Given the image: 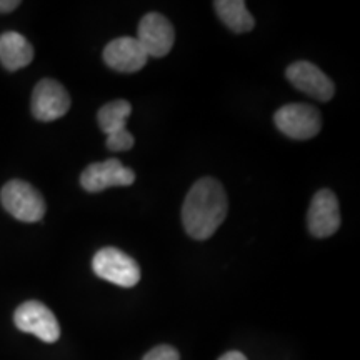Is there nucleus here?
<instances>
[{
  "label": "nucleus",
  "mask_w": 360,
  "mask_h": 360,
  "mask_svg": "<svg viewBox=\"0 0 360 360\" xmlns=\"http://www.w3.org/2000/svg\"><path fill=\"white\" fill-rule=\"evenodd\" d=\"M229 202L222 184L212 177L197 180L182 207V224L195 240H207L227 217Z\"/></svg>",
  "instance_id": "f257e3e1"
},
{
  "label": "nucleus",
  "mask_w": 360,
  "mask_h": 360,
  "mask_svg": "<svg viewBox=\"0 0 360 360\" xmlns=\"http://www.w3.org/2000/svg\"><path fill=\"white\" fill-rule=\"evenodd\" d=\"M4 209L20 222H39L45 215V200L37 188L24 180H11L0 192Z\"/></svg>",
  "instance_id": "f03ea898"
},
{
  "label": "nucleus",
  "mask_w": 360,
  "mask_h": 360,
  "mask_svg": "<svg viewBox=\"0 0 360 360\" xmlns=\"http://www.w3.org/2000/svg\"><path fill=\"white\" fill-rule=\"evenodd\" d=\"M92 270L97 277L119 287L137 285L142 277L139 264L115 247H105L98 250L92 259Z\"/></svg>",
  "instance_id": "7ed1b4c3"
},
{
  "label": "nucleus",
  "mask_w": 360,
  "mask_h": 360,
  "mask_svg": "<svg viewBox=\"0 0 360 360\" xmlns=\"http://www.w3.org/2000/svg\"><path fill=\"white\" fill-rule=\"evenodd\" d=\"M277 129L295 141H309L321 132V112L307 103H287L274 115Z\"/></svg>",
  "instance_id": "20e7f679"
},
{
  "label": "nucleus",
  "mask_w": 360,
  "mask_h": 360,
  "mask_svg": "<svg viewBox=\"0 0 360 360\" xmlns=\"http://www.w3.org/2000/svg\"><path fill=\"white\" fill-rule=\"evenodd\" d=\"M132 105L127 101H112L97 114L101 130L107 135V148L112 152H125L134 147V135L125 129Z\"/></svg>",
  "instance_id": "39448f33"
},
{
  "label": "nucleus",
  "mask_w": 360,
  "mask_h": 360,
  "mask_svg": "<svg viewBox=\"0 0 360 360\" xmlns=\"http://www.w3.org/2000/svg\"><path fill=\"white\" fill-rule=\"evenodd\" d=\"M13 322L19 330L32 334L47 344L58 340L60 337V326L52 310L37 300H29L22 304L13 314Z\"/></svg>",
  "instance_id": "423d86ee"
},
{
  "label": "nucleus",
  "mask_w": 360,
  "mask_h": 360,
  "mask_svg": "<svg viewBox=\"0 0 360 360\" xmlns=\"http://www.w3.org/2000/svg\"><path fill=\"white\" fill-rule=\"evenodd\" d=\"M134 180L135 174L132 169L125 167L120 160L109 159L87 165L80 175V186L90 193H97L109 187L132 186Z\"/></svg>",
  "instance_id": "0eeeda50"
},
{
  "label": "nucleus",
  "mask_w": 360,
  "mask_h": 360,
  "mask_svg": "<svg viewBox=\"0 0 360 360\" xmlns=\"http://www.w3.org/2000/svg\"><path fill=\"white\" fill-rule=\"evenodd\" d=\"M147 57H165L172 51L175 42V30L170 20L165 19L162 13L150 12L142 17L139 24V35L135 37Z\"/></svg>",
  "instance_id": "6e6552de"
},
{
  "label": "nucleus",
  "mask_w": 360,
  "mask_h": 360,
  "mask_svg": "<svg viewBox=\"0 0 360 360\" xmlns=\"http://www.w3.org/2000/svg\"><path fill=\"white\" fill-rule=\"evenodd\" d=\"M69 109L70 96L64 85L52 79H44L35 85L32 94V114L40 122H52V120L60 119Z\"/></svg>",
  "instance_id": "1a4fd4ad"
},
{
  "label": "nucleus",
  "mask_w": 360,
  "mask_h": 360,
  "mask_svg": "<svg viewBox=\"0 0 360 360\" xmlns=\"http://www.w3.org/2000/svg\"><path fill=\"white\" fill-rule=\"evenodd\" d=\"M309 231L314 237L326 238L334 236L340 227V209L335 193L322 188L314 195L307 214Z\"/></svg>",
  "instance_id": "9d476101"
},
{
  "label": "nucleus",
  "mask_w": 360,
  "mask_h": 360,
  "mask_svg": "<svg viewBox=\"0 0 360 360\" xmlns=\"http://www.w3.org/2000/svg\"><path fill=\"white\" fill-rule=\"evenodd\" d=\"M287 79L297 90L307 94L309 97L317 98L321 102H328L335 94V85L327 74L310 62H294L285 72Z\"/></svg>",
  "instance_id": "9b49d317"
},
{
  "label": "nucleus",
  "mask_w": 360,
  "mask_h": 360,
  "mask_svg": "<svg viewBox=\"0 0 360 360\" xmlns=\"http://www.w3.org/2000/svg\"><path fill=\"white\" fill-rule=\"evenodd\" d=\"M148 57L142 45L135 37H119L109 42L103 49V62L117 72L134 74L143 69Z\"/></svg>",
  "instance_id": "f8f14e48"
},
{
  "label": "nucleus",
  "mask_w": 360,
  "mask_h": 360,
  "mask_svg": "<svg viewBox=\"0 0 360 360\" xmlns=\"http://www.w3.org/2000/svg\"><path fill=\"white\" fill-rule=\"evenodd\" d=\"M34 60V47L22 34L6 32L0 35V64L8 72L24 69Z\"/></svg>",
  "instance_id": "ddd939ff"
},
{
  "label": "nucleus",
  "mask_w": 360,
  "mask_h": 360,
  "mask_svg": "<svg viewBox=\"0 0 360 360\" xmlns=\"http://www.w3.org/2000/svg\"><path fill=\"white\" fill-rule=\"evenodd\" d=\"M215 12L232 32L245 34L254 29L255 20L242 0H217L214 2Z\"/></svg>",
  "instance_id": "4468645a"
},
{
  "label": "nucleus",
  "mask_w": 360,
  "mask_h": 360,
  "mask_svg": "<svg viewBox=\"0 0 360 360\" xmlns=\"http://www.w3.org/2000/svg\"><path fill=\"white\" fill-rule=\"evenodd\" d=\"M143 360H180V354L172 345H159L148 350Z\"/></svg>",
  "instance_id": "2eb2a0df"
},
{
  "label": "nucleus",
  "mask_w": 360,
  "mask_h": 360,
  "mask_svg": "<svg viewBox=\"0 0 360 360\" xmlns=\"http://www.w3.org/2000/svg\"><path fill=\"white\" fill-rule=\"evenodd\" d=\"M20 6L19 0H0V13H7L15 11Z\"/></svg>",
  "instance_id": "dca6fc26"
},
{
  "label": "nucleus",
  "mask_w": 360,
  "mask_h": 360,
  "mask_svg": "<svg viewBox=\"0 0 360 360\" xmlns=\"http://www.w3.org/2000/svg\"><path fill=\"white\" fill-rule=\"evenodd\" d=\"M219 360H247V357L242 352H237V350H232V352L224 354Z\"/></svg>",
  "instance_id": "f3484780"
}]
</instances>
